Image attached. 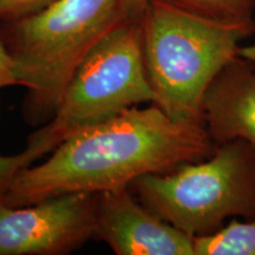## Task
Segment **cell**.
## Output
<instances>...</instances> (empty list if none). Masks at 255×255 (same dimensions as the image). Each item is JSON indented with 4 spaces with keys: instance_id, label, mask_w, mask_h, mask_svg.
<instances>
[{
    "instance_id": "1",
    "label": "cell",
    "mask_w": 255,
    "mask_h": 255,
    "mask_svg": "<svg viewBox=\"0 0 255 255\" xmlns=\"http://www.w3.org/2000/svg\"><path fill=\"white\" fill-rule=\"evenodd\" d=\"M215 148L202 121H176L155 104L137 105L73 133L43 163L19 170L0 191V203L23 207L65 194L130 187L142 175L209 157Z\"/></svg>"
},
{
    "instance_id": "2",
    "label": "cell",
    "mask_w": 255,
    "mask_h": 255,
    "mask_svg": "<svg viewBox=\"0 0 255 255\" xmlns=\"http://www.w3.org/2000/svg\"><path fill=\"white\" fill-rule=\"evenodd\" d=\"M128 15L124 0H56L24 17L0 20V39L27 90L24 120L49 122L81 64Z\"/></svg>"
},
{
    "instance_id": "3",
    "label": "cell",
    "mask_w": 255,
    "mask_h": 255,
    "mask_svg": "<svg viewBox=\"0 0 255 255\" xmlns=\"http://www.w3.org/2000/svg\"><path fill=\"white\" fill-rule=\"evenodd\" d=\"M141 26L151 104L176 121H202L209 85L255 32L254 20H214L162 0H149Z\"/></svg>"
},
{
    "instance_id": "4",
    "label": "cell",
    "mask_w": 255,
    "mask_h": 255,
    "mask_svg": "<svg viewBox=\"0 0 255 255\" xmlns=\"http://www.w3.org/2000/svg\"><path fill=\"white\" fill-rule=\"evenodd\" d=\"M130 186L143 206L189 237L212 234L229 218H255V146L245 139L216 144L209 157Z\"/></svg>"
},
{
    "instance_id": "5",
    "label": "cell",
    "mask_w": 255,
    "mask_h": 255,
    "mask_svg": "<svg viewBox=\"0 0 255 255\" xmlns=\"http://www.w3.org/2000/svg\"><path fill=\"white\" fill-rule=\"evenodd\" d=\"M152 101L141 20L127 19L89 53L52 119L28 136L26 149L40 159L73 133Z\"/></svg>"
},
{
    "instance_id": "6",
    "label": "cell",
    "mask_w": 255,
    "mask_h": 255,
    "mask_svg": "<svg viewBox=\"0 0 255 255\" xmlns=\"http://www.w3.org/2000/svg\"><path fill=\"white\" fill-rule=\"evenodd\" d=\"M98 194H65L30 206L0 203V255H63L96 235Z\"/></svg>"
},
{
    "instance_id": "7",
    "label": "cell",
    "mask_w": 255,
    "mask_h": 255,
    "mask_svg": "<svg viewBox=\"0 0 255 255\" xmlns=\"http://www.w3.org/2000/svg\"><path fill=\"white\" fill-rule=\"evenodd\" d=\"M95 238L117 255H195L194 238L138 203L129 187L98 194Z\"/></svg>"
},
{
    "instance_id": "8",
    "label": "cell",
    "mask_w": 255,
    "mask_h": 255,
    "mask_svg": "<svg viewBox=\"0 0 255 255\" xmlns=\"http://www.w3.org/2000/svg\"><path fill=\"white\" fill-rule=\"evenodd\" d=\"M202 121L215 144L245 139L255 146V64L242 57L216 76L202 102Z\"/></svg>"
},
{
    "instance_id": "9",
    "label": "cell",
    "mask_w": 255,
    "mask_h": 255,
    "mask_svg": "<svg viewBox=\"0 0 255 255\" xmlns=\"http://www.w3.org/2000/svg\"><path fill=\"white\" fill-rule=\"evenodd\" d=\"M195 255H255V218H233L212 234L194 238Z\"/></svg>"
},
{
    "instance_id": "10",
    "label": "cell",
    "mask_w": 255,
    "mask_h": 255,
    "mask_svg": "<svg viewBox=\"0 0 255 255\" xmlns=\"http://www.w3.org/2000/svg\"><path fill=\"white\" fill-rule=\"evenodd\" d=\"M191 13L226 23L254 20L255 0H162Z\"/></svg>"
},
{
    "instance_id": "11",
    "label": "cell",
    "mask_w": 255,
    "mask_h": 255,
    "mask_svg": "<svg viewBox=\"0 0 255 255\" xmlns=\"http://www.w3.org/2000/svg\"><path fill=\"white\" fill-rule=\"evenodd\" d=\"M36 161H38L37 156L26 148L15 155H0V191L5 189L19 170L33 164Z\"/></svg>"
},
{
    "instance_id": "12",
    "label": "cell",
    "mask_w": 255,
    "mask_h": 255,
    "mask_svg": "<svg viewBox=\"0 0 255 255\" xmlns=\"http://www.w3.org/2000/svg\"><path fill=\"white\" fill-rule=\"evenodd\" d=\"M56 0H0V20H11L34 13Z\"/></svg>"
},
{
    "instance_id": "13",
    "label": "cell",
    "mask_w": 255,
    "mask_h": 255,
    "mask_svg": "<svg viewBox=\"0 0 255 255\" xmlns=\"http://www.w3.org/2000/svg\"><path fill=\"white\" fill-rule=\"evenodd\" d=\"M11 85H17L13 63H12L5 45L0 39V89L11 87Z\"/></svg>"
},
{
    "instance_id": "14",
    "label": "cell",
    "mask_w": 255,
    "mask_h": 255,
    "mask_svg": "<svg viewBox=\"0 0 255 255\" xmlns=\"http://www.w3.org/2000/svg\"><path fill=\"white\" fill-rule=\"evenodd\" d=\"M148 4L149 0H124V9L128 18L132 20H141Z\"/></svg>"
},
{
    "instance_id": "15",
    "label": "cell",
    "mask_w": 255,
    "mask_h": 255,
    "mask_svg": "<svg viewBox=\"0 0 255 255\" xmlns=\"http://www.w3.org/2000/svg\"><path fill=\"white\" fill-rule=\"evenodd\" d=\"M239 56L247 60H251L252 63L255 64V44H252V45L247 46H240Z\"/></svg>"
}]
</instances>
